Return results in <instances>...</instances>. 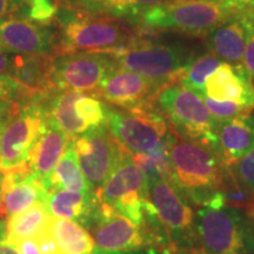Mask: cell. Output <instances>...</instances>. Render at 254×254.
Returning a JSON list of instances; mask_svg holds the SVG:
<instances>
[{
	"instance_id": "obj_1",
	"label": "cell",
	"mask_w": 254,
	"mask_h": 254,
	"mask_svg": "<svg viewBox=\"0 0 254 254\" xmlns=\"http://www.w3.org/2000/svg\"><path fill=\"white\" fill-rule=\"evenodd\" d=\"M171 182L195 206L208 204L220 192L226 165L217 152L171 132Z\"/></svg>"
},
{
	"instance_id": "obj_2",
	"label": "cell",
	"mask_w": 254,
	"mask_h": 254,
	"mask_svg": "<svg viewBox=\"0 0 254 254\" xmlns=\"http://www.w3.org/2000/svg\"><path fill=\"white\" fill-rule=\"evenodd\" d=\"M195 230L209 254H254V213L226 205L220 192L196 209Z\"/></svg>"
},
{
	"instance_id": "obj_3",
	"label": "cell",
	"mask_w": 254,
	"mask_h": 254,
	"mask_svg": "<svg viewBox=\"0 0 254 254\" xmlns=\"http://www.w3.org/2000/svg\"><path fill=\"white\" fill-rule=\"evenodd\" d=\"M241 13L234 1L166 0L146 9L133 24L151 32H178L190 36H207L212 30Z\"/></svg>"
},
{
	"instance_id": "obj_4",
	"label": "cell",
	"mask_w": 254,
	"mask_h": 254,
	"mask_svg": "<svg viewBox=\"0 0 254 254\" xmlns=\"http://www.w3.org/2000/svg\"><path fill=\"white\" fill-rule=\"evenodd\" d=\"M57 20V55L78 51L112 52L128 44L132 31L117 19L59 7Z\"/></svg>"
},
{
	"instance_id": "obj_5",
	"label": "cell",
	"mask_w": 254,
	"mask_h": 254,
	"mask_svg": "<svg viewBox=\"0 0 254 254\" xmlns=\"http://www.w3.org/2000/svg\"><path fill=\"white\" fill-rule=\"evenodd\" d=\"M111 53L119 68L136 73L163 88L179 81L184 69L195 58L187 46L155 43L140 36Z\"/></svg>"
},
{
	"instance_id": "obj_6",
	"label": "cell",
	"mask_w": 254,
	"mask_h": 254,
	"mask_svg": "<svg viewBox=\"0 0 254 254\" xmlns=\"http://www.w3.org/2000/svg\"><path fill=\"white\" fill-rule=\"evenodd\" d=\"M157 105L178 135L217 152L220 122L209 113L201 97L177 81L159 92Z\"/></svg>"
},
{
	"instance_id": "obj_7",
	"label": "cell",
	"mask_w": 254,
	"mask_h": 254,
	"mask_svg": "<svg viewBox=\"0 0 254 254\" xmlns=\"http://www.w3.org/2000/svg\"><path fill=\"white\" fill-rule=\"evenodd\" d=\"M118 68L111 52L78 51L62 53L50 59L49 80L53 90L92 92Z\"/></svg>"
},
{
	"instance_id": "obj_8",
	"label": "cell",
	"mask_w": 254,
	"mask_h": 254,
	"mask_svg": "<svg viewBox=\"0 0 254 254\" xmlns=\"http://www.w3.org/2000/svg\"><path fill=\"white\" fill-rule=\"evenodd\" d=\"M106 124L116 140L131 153H151L172 132L167 119L154 106L132 111L107 106Z\"/></svg>"
},
{
	"instance_id": "obj_9",
	"label": "cell",
	"mask_w": 254,
	"mask_h": 254,
	"mask_svg": "<svg viewBox=\"0 0 254 254\" xmlns=\"http://www.w3.org/2000/svg\"><path fill=\"white\" fill-rule=\"evenodd\" d=\"M21 105L19 112L0 129V172L25 167L47 124L43 97Z\"/></svg>"
},
{
	"instance_id": "obj_10",
	"label": "cell",
	"mask_w": 254,
	"mask_h": 254,
	"mask_svg": "<svg viewBox=\"0 0 254 254\" xmlns=\"http://www.w3.org/2000/svg\"><path fill=\"white\" fill-rule=\"evenodd\" d=\"M146 195L177 250L201 247L195 230L194 212L172 182L165 178L146 179Z\"/></svg>"
},
{
	"instance_id": "obj_11",
	"label": "cell",
	"mask_w": 254,
	"mask_h": 254,
	"mask_svg": "<svg viewBox=\"0 0 254 254\" xmlns=\"http://www.w3.org/2000/svg\"><path fill=\"white\" fill-rule=\"evenodd\" d=\"M99 204L109 206L117 213L141 226L144 219L146 177L127 150L114 167L103 189L97 194Z\"/></svg>"
},
{
	"instance_id": "obj_12",
	"label": "cell",
	"mask_w": 254,
	"mask_h": 254,
	"mask_svg": "<svg viewBox=\"0 0 254 254\" xmlns=\"http://www.w3.org/2000/svg\"><path fill=\"white\" fill-rule=\"evenodd\" d=\"M74 147L82 173L97 196L125 148L116 140L106 123L75 136Z\"/></svg>"
},
{
	"instance_id": "obj_13",
	"label": "cell",
	"mask_w": 254,
	"mask_h": 254,
	"mask_svg": "<svg viewBox=\"0 0 254 254\" xmlns=\"http://www.w3.org/2000/svg\"><path fill=\"white\" fill-rule=\"evenodd\" d=\"M93 238L97 249L104 251H133L147 247L141 226L99 204L82 225Z\"/></svg>"
},
{
	"instance_id": "obj_14",
	"label": "cell",
	"mask_w": 254,
	"mask_h": 254,
	"mask_svg": "<svg viewBox=\"0 0 254 254\" xmlns=\"http://www.w3.org/2000/svg\"><path fill=\"white\" fill-rule=\"evenodd\" d=\"M163 87L141 75L116 68L95 92V95L122 110H141L154 106Z\"/></svg>"
},
{
	"instance_id": "obj_15",
	"label": "cell",
	"mask_w": 254,
	"mask_h": 254,
	"mask_svg": "<svg viewBox=\"0 0 254 254\" xmlns=\"http://www.w3.org/2000/svg\"><path fill=\"white\" fill-rule=\"evenodd\" d=\"M0 47L18 56H56L57 36L46 25L20 17L0 18Z\"/></svg>"
},
{
	"instance_id": "obj_16",
	"label": "cell",
	"mask_w": 254,
	"mask_h": 254,
	"mask_svg": "<svg viewBox=\"0 0 254 254\" xmlns=\"http://www.w3.org/2000/svg\"><path fill=\"white\" fill-rule=\"evenodd\" d=\"M1 215L8 219L26 211L32 206L47 202L49 192L36 174L25 167L0 172Z\"/></svg>"
},
{
	"instance_id": "obj_17",
	"label": "cell",
	"mask_w": 254,
	"mask_h": 254,
	"mask_svg": "<svg viewBox=\"0 0 254 254\" xmlns=\"http://www.w3.org/2000/svg\"><path fill=\"white\" fill-rule=\"evenodd\" d=\"M205 95L221 101H234L252 111L254 109V82L245 67H234L227 63L206 79Z\"/></svg>"
},
{
	"instance_id": "obj_18",
	"label": "cell",
	"mask_w": 254,
	"mask_h": 254,
	"mask_svg": "<svg viewBox=\"0 0 254 254\" xmlns=\"http://www.w3.org/2000/svg\"><path fill=\"white\" fill-rule=\"evenodd\" d=\"M217 153L225 165L232 166L254 148V116L241 114L218 126Z\"/></svg>"
},
{
	"instance_id": "obj_19",
	"label": "cell",
	"mask_w": 254,
	"mask_h": 254,
	"mask_svg": "<svg viewBox=\"0 0 254 254\" xmlns=\"http://www.w3.org/2000/svg\"><path fill=\"white\" fill-rule=\"evenodd\" d=\"M206 45L209 52L222 63L234 67H244L246 47V32L241 13L234 15L212 30L206 36Z\"/></svg>"
},
{
	"instance_id": "obj_20",
	"label": "cell",
	"mask_w": 254,
	"mask_h": 254,
	"mask_svg": "<svg viewBox=\"0 0 254 254\" xmlns=\"http://www.w3.org/2000/svg\"><path fill=\"white\" fill-rule=\"evenodd\" d=\"M69 136L49 122L44 128L28 157L27 167L39 178L41 184L52 174L62 159Z\"/></svg>"
},
{
	"instance_id": "obj_21",
	"label": "cell",
	"mask_w": 254,
	"mask_h": 254,
	"mask_svg": "<svg viewBox=\"0 0 254 254\" xmlns=\"http://www.w3.org/2000/svg\"><path fill=\"white\" fill-rule=\"evenodd\" d=\"M164 1L166 0H57L59 7L124 19L132 24L146 9Z\"/></svg>"
},
{
	"instance_id": "obj_22",
	"label": "cell",
	"mask_w": 254,
	"mask_h": 254,
	"mask_svg": "<svg viewBox=\"0 0 254 254\" xmlns=\"http://www.w3.org/2000/svg\"><path fill=\"white\" fill-rule=\"evenodd\" d=\"M47 207L52 217L77 221L84 225L99 205L93 192L53 190L47 195Z\"/></svg>"
},
{
	"instance_id": "obj_23",
	"label": "cell",
	"mask_w": 254,
	"mask_h": 254,
	"mask_svg": "<svg viewBox=\"0 0 254 254\" xmlns=\"http://www.w3.org/2000/svg\"><path fill=\"white\" fill-rule=\"evenodd\" d=\"M43 185L47 192L53 190L92 192L79 165L77 151L74 147V138H69L62 159Z\"/></svg>"
},
{
	"instance_id": "obj_24",
	"label": "cell",
	"mask_w": 254,
	"mask_h": 254,
	"mask_svg": "<svg viewBox=\"0 0 254 254\" xmlns=\"http://www.w3.org/2000/svg\"><path fill=\"white\" fill-rule=\"evenodd\" d=\"M52 215L47 204L41 202L32 206L21 213L6 219V224L1 227V231L8 243L37 238L47 230Z\"/></svg>"
},
{
	"instance_id": "obj_25",
	"label": "cell",
	"mask_w": 254,
	"mask_h": 254,
	"mask_svg": "<svg viewBox=\"0 0 254 254\" xmlns=\"http://www.w3.org/2000/svg\"><path fill=\"white\" fill-rule=\"evenodd\" d=\"M49 232L62 254H92L95 247L90 232L77 221L52 217Z\"/></svg>"
},
{
	"instance_id": "obj_26",
	"label": "cell",
	"mask_w": 254,
	"mask_h": 254,
	"mask_svg": "<svg viewBox=\"0 0 254 254\" xmlns=\"http://www.w3.org/2000/svg\"><path fill=\"white\" fill-rule=\"evenodd\" d=\"M53 56L14 55V79L36 94L53 91L49 80V64Z\"/></svg>"
},
{
	"instance_id": "obj_27",
	"label": "cell",
	"mask_w": 254,
	"mask_h": 254,
	"mask_svg": "<svg viewBox=\"0 0 254 254\" xmlns=\"http://www.w3.org/2000/svg\"><path fill=\"white\" fill-rule=\"evenodd\" d=\"M221 60L212 52L195 57L184 69L179 82L192 90L199 97L205 98V82L209 75L221 65Z\"/></svg>"
},
{
	"instance_id": "obj_28",
	"label": "cell",
	"mask_w": 254,
	"mask_h": 254,
	"mask_svg": "<svg viewBox=\"0 0 254 254\" xmlns=\"http://www.w3.org/2000/svg\"><path fill=\"white\" fill-rule=\"evenodd\" d=\"M168 141H170V136L163 146H160L151 153H132L133 159L142 170L146 179L165 178L171 182V161Z\"/></svg>"
},
{
	"instance_id": "obj_29",
	"label": "cell",
	"mask_w": 254,
	"mask_h": 254,
	"mask_svg": "<svg viewBox=\"0 0 254 254\" xmlns=\"http://www.w3.org/2000/svg\"><path fill=\"white\" fill-rule=\"evenodd\" d=\"M45 94V93H44ZM41 94H36L21 85L17 79L6 74H0V99L17 101L19 104H26Z\"/></svg>"
},
{
	"instance_id": "obj_30",
	"label": "cell",
	"mask_w": 254,
	"mask_h": 254,
	"mask_svg": "<svg viewBox=\"0 0 254 254\" xmlns=\"http://www.w3.org/2000/svg\"><path fill=\"white\" fill-rule=\"evenodd\" d=\"M204 103L207 107L209 113L214 117L218 122H225L231 118H234L241 114H250L252 111L243 106V105L234 103V101H221L215 100L212 98H202Z\"/></svg>"
},
{
	"instance_id": "obj_31",
	"label": "cell",
	"mask_w": 254,
	"mask_h": 254,
	"mask_svg": "<svg viewBox=\"0 0 254 254\" xmlns=\"http://www.w3.org/2000/svg\"><path fill=\"white\" fill-rule=\"evenodd\" d=\"M26 4L27 19H31V20L43 25L56 20L59 9L57 0H28Z\"/></svg>"
},
{
	"instance_id": "obj_32",
	"label": "cell",
	"mask_w": 254,
	"mask_h": 254,
	"mask_svg": "<svg viewBox=\"0 0 254 254\" xmlns=\"http://www.w3.org/2000/svg\"><path fill=\"white\" fill-rule=\"evenodd\" d=\"M246 32V47L244 55V67L254 82V9L241 12Z\"/></svg>"
},
{
	"instance_id": "obj_33",
	"label": "cell",
	"mask_w": 254,
	"mask_h": 254,
	"mask_svg": "<svg viewBox=\"0 0 254 254\" xmlns=\"http://www.w3.org/2000/svg\"><path fill=\"white\" fill-rule=\"evenodd\" d=\"M228 167L231 168L232 173L236 176L241 185L254 193V148L249 154L241 158L238 163Z\"/></svg>"
},
{
	"instance_id": "obj_34",
	"label": "cell",
	"mask_w": 254,
	"mask_h": 254,
	"mask_svg": "<svg viewBox=\"0 0 254 254\" xmlns=\"http://www.w3.org/2000/svg\"><path fill=\"white\" fill-rule=\"evenodd\" d=\"M27 4L24 0H0V18L26 15Z\"/></svg>"
},
{
	"instance_id": "obj_35",
	"label": "cell",
	"mask_w": 254,
	"mask_h": 254,
	"mask_svg": "<svg viewBox=\"0 0 254 254\" xmlns=\"http://www.w3.org/2000/svg\"><path fill=\"white\" fill-rule=\"evenodd\" d=\"M21 105L17 101H12L7 99H0V129L6 125L9 119L13 118L20 110Z\"/></svg>"
},
{
	"instance_id": "obj_36",
	"label": "cell",
	"mask_w": 254,
	"mask_h": 254,
	"mask_svg": "<svg viewBox=\"0 0 254 254\" xmlns=\"http://www.w3.org/2000/svg\"><path fill=\"white\" fill-rule=\"evenodd\" d=\"M9 244H12L15 247V250L18 251L19 254H43L36 238H28V239L12 241Z\"/></svg>"
},
{
	"instance_id": "obj_37",
	"label": "cell",
	"mask_w": 254,
	"mask_h": 254,
	"mask_svg": "<svg viewBox=\"0 0 254 254\" xmlns=\"http://www.w3.org/2000/svg\"><path fill=\"white\" fill-rule=\"evenodd\" d=\"M14 71V55L0 47V74L12 77Z\"/></svg>"
},
{
	"instance_id": "obj_38",
	"label": "cell",
	"mask_w": 254,
	"mask_h": 254,
	"mask_svg": "<svg viewBox=\"0 0 254 254\" xmlns=\"http://www.w3.org/2000/svg\"><path fill=\"white\" fill-rule=\"evenodd\" d=\"M92 254H168L163 251L152 249V247H144V249L133 250V251H104L94 247Z\"/></svg>"
},
{
	"instance_id": "obj_39",
	"label": "cell",
	"mask_w": 254,
	"mask_h": 254,
	"mask_svg": "<svg viewBox=\"0 0 254 254\" xmlns=\"http://www.w3.org/2000/svg\"><path fill=\"white\" fill-rule=\"evenodd\" d=\"M0 254H19L15 247L5 239L2 231L0 234Z\"/></svg>"
},
{
	"instance_id": "obj_40",
	"label": "cell",
	"mask_w": 254,
	"mask_h": 254,
	"mask_svg": "<svg viewBox=\"0 0 254 254\" xmlns=\"http://www.w3.org/2000/svg\"><path fill=\"white\" fill-rule=\"evenodd\" d=\"M174 254H209L202 247H190V249H178Z\"/></svg>"
},
{
	"instance_id": "obj_41",
	"label": "cell",
	"mask_w": 254,
	"mask_h": 254,
	"mask_svg": "<svg viewBox=\"0 0 254 254\" xmlns=\"http://www.w3.org/2000/svg\"><path fill=\"white\" fill-rule=\"evenodd\" d=\"M209 1H217V2H225V1H234V0H209Z\"/></svg>"
},
{
	"instance_id": "obj_42",
	"label": "cell",
	"mask_w": 254,
	"mask_h": 254,
	"mask_svg": "<svg viewBox=\"0 0 254 254\" xmlns=\"http://www.w3.org/2000/svg\"><path fill=\"white\" fill-rule=\"evenodd\" d=\"M1 204H2V200H1V190H0V211H1Z\"/></svg>"
},
{
	"instance_id": "obj_43",
	"label": "cell",
	"mask_w": 254,
	"mask_h": 254,
	"mask_svg": "<svg viewBox=\"0 0 254 254\" xmlns=\"http://www.w3.org/2000/svg\"><path fill=\"white\" fill-rule=\"evenodd\" d=\"M24 1H25V2H27V1H28V0H24Z\"/></svg>"
}]
</instances>
